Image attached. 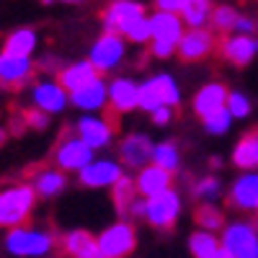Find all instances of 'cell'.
I'll return each mask as SVG.
<instances>
[{
    "instance_id": "6da1fadb",
    "label": "cell",
    "mask_w": 258,
    "mask_h": 258,
    "mask_svg": "<svg viewBox=\"0 0 258 258\" xmlns=\"http://www.w3.org/2000/svg\"><path fill=\"white\" fill-rule=\"evenodd\" d=\"M3 250L11 258H47L54 250V235L31 225L8 227L3 235Z\"/></svg>"
},
{
    "instance_id": "7a4b0ae2",
    "label": "cell",
    "mask_w": 258,
    "mask_h": 258,
    "mask_svg": "<svg viewBox=\"0 0 258 258\" xmlns=\"http://www.w3.org/2000/svg\"><path fill=\"white\" fill-rule=\"evenodd\" d=\"M153 21V39H150V54L155 59H168L178 52V44L183 39L186 24L181 13H168V11H155L150 13Z\"/></svg>"
},
{
    "instance_id": "3957f363",
    "label": "cell",
    "mask_w": 258,
    "mask_h": 258,
    "mask_svg": "<svg viewBox=\"0 0 258 258\" xmlns=\"http://www.w3.org/2000/svg\"><path fill=\"white\" fill-rule=\"evenodd\" d=\"M36 191L31 183H16L0 191V225L3 227H18L26 225L31 212L36 207Z\"/></svg>"
},
{
    "instance_id": "277c9868",
    "label": "cell",
    "mask_w": 258,
    "mask_h": 258,
    "mask_svg": "<svg viewBox=\"0 0 258 258\" xmlns=\"http://www.w3.org/2000/svg\"><path fill=\"white\" fill-rule=\"evenodd\" d=\"M29 101L34 109L54 116L70 106V91L59 83L57 75H41V78H34L29 85Z\"/></svg>"
},
{
    "instance_id": "5b68a950",
    "label": "cell",
    "mask_w": 258,
    "mask_h": 258,
    "mask_svg": "<svg viewBox=\"0 0 258 258\" xmlns=\"http://www.w3.org/2000/svg\"><path fill=\"white\" fill-rule=\"evenodd\" d=\"M126 44L129 41L119 34V31H103L91 47V54L88 59L93 62V68L106 75V73H114L119 70L124 59H126Z\"/></svg>"
},
{
    "instance_id": "8992f818",
    "label": "cell",
    "mask_w": 258,
    "mask_h": 258,
    "mask_svg": "<svg viewBox=\"0 0 258 258\" xmlns=\"http://www.w3.org/2000/svg\"><path fill=\"white\" fill-rule=\"evenodd\" d=\"M98 255L101 258H129L137 248V232L129 220H116L114 225H109L106 230H101L98 235Z\"/></svg>"
},
{
    "instance_id": "52a82bcc",
    "label": "cell",
    "mask_w": 258,
    "mask_h": 258,
    "mask_svg": "<svg viewBox=\"0 0 258 258\" xmlns=\"http://www.w3.org/2000/svg\"><path fill=\"white\" fill-rule=\"evenodd\" d=\"M181 209H183V202H181V194L176 188H165L155 197L147 199V207H145V222L155 230H170L178 217H181Z\"/></svg>"
},
{
    "instance_id": "ba28073f",
    "label": "cell",
    "mask_w": 258,
    "mask_h": 258,
    "mask_svg": "<svg viewBox=\"0 0 258 258\" xmlns=\"http://www.w3.org/2000/svg\"><path fill=\"white\" fill-rule=\"evenodd\" d=\"M93 158H96V150L91 145H85L75 132L64 135L59 140V145L54 147V155H52L54 165L62 168L64 173H80Z\"/></svg>"
},
{
    "instance_id": "9c48e42d",
    "label": "cell",
    "mask_w": 258,
    "mask_h": 258,
    "mask_svg": "<svg viewBox=\"0 0 258 258\" xmlns=\"http://www.w3.org/2000/svg\"><path fill=\"white\" fill-rule=\"evenodd\" d=\"M220 240L232 253V258H258V227L253 222L238 220L225 225Z\"/></svg>"
},
{
    "instance_id": "30bf717a",
    "label": "cell",
    "mask_w": 258,
    "mask_h": 258,
    "mask_svg": "<svg viewBox=\"0 0 258 258\" xmlns=\"http://www.w3.org/2000/svg\"><path fill=\"white\" fill-rule=\"evenodd\" d=\"M121 176H124L121 160H116V158H93L78 173V181L85 188L98 191V188H114Z\"/></svg>"
},
{
    "instance_id": "8fae6325",
    "label": "cell",
    "mask_w": 258,
    "mask_h": 258,
    "mask_svg": "<svg viewBox=\"0 0 258 258\" xmlns=\"http://www.w3.org/2000/svg\"><path fill=\"white\" fill-rule=\"evenodd\" d=\"M36 62L34 57H21V54H11L0 49V88H24L26 83L34 80L36 75Z\"/></svg>"
},
{
    "instance_id": "7c38bea8",
    "label": "cell",
    "mask_w": 258,
    "mask_h": 258,
    "mask_svg": "<svg viewBox=\"0 0 258 258\" xmlns=\"http://www.w3.org/2000/svg\"><path fill=\"white\" fill-rule=\"evenodd\" d=\"M73 132L93 150H106L114 142V126L103 114H83L73 124Z\"/></svg>"
},
{
    "instance_id": "4fadbf2b",
    "label": "cell",
    "mask_w": 258,
    "mask_h": 258,
    "mask_svg": "<svg viewBox=\"0 0 258 258\" xmlns=\"http://www.w3.org/2000/svg\"><path fill=\"white\" fill-rule=\"evenodd\" d=\"M70 106H75L80 114H101L109 106V80H103V75H96L83 88L70 91Z\"/></svg>"
},
{
    "instance_id": "5bb4252c",
    "label": "cell",
    "mask_w": 258,
    "mask_h": 258,
    "mask_svg": "<svg viewBox=\"0 0 258 258\" xmlns=\"http://www.w3.org/2000/svg\"><path fill=\"white\" fill-rule=\"evenodd\" d=\"M153 137L145 135V132H129L121 137L119 142V160L124 168H132V170H140L142 165L153 163Z\"/></svg>"
},
{
    "instance_id": "9a60e30c",
    "label": "cell",
    "mask_w": 258,
    "mask_h": 258,
    "mask_svg": "<svg viewBox=\"0 0 258 258\" xmlns=\"http://www.w3.org/2000/svg\"><path fill=\"white\" fill-rule=\"evenodd\" d=\"M109 109L114 114L137 111L140 109V83L126 75H116L114 80H109Z\"/></svg>"
},
{
    "instance_id": "2e32d148",
    "label": "cell",
    "mask_w": 258,
    "mask_h": 258,
    "mask_svg": "<svg viewBox=\"0 0 258 258\" xmlns=\"http://www.w3.org/2000/svg\"><path fill=\"white\" fill-rule=\"evenodd\" d=\"M220 54L227 62L238 64V68H245L258 54V36L255 34H238V31L225 34L222 44H220Z\"/></svg>"
},
{
    "instance_id": "e0dca14e",
    "label": "cell",
    "mask_w": 258,
    "mask_h": 258,
    "mask_svg": "<svg viewBox=\"0 0 258 258\" xmlns=\"http://www.w3.org/2000/svg\"><path fill=\"white\" fill-rule=\"evenodd\" d=\"M145 13L147 11H145V6L140 3V0H111L101 13L103 31H119L121 34V29L129 24V21H135Z\"/></svg>"
},
{
    "instance_id": "ac0fdd59",
    "label": "cell",
    "mask_w": 258,
    "mask_h": 258,
    "mask_svg": "<svg viewBox=\"0 0 258 258\" xmlns=\"http://www.w3.org/2000/svg\"><path fill=\"white\" fill-rule=\"evenodd\" d=\"M214 49V34L202 26V29H186L183 31V39L178 44V57L183 62H202L204 57H209Z\"/></svg>"
},
{
    "instance_id": "d6986e66",
    "label": "cell",
    "mask_w": 258,
    "mask_h": 258,
    "mask_svg": "<svg viewBox=\"0 0 258 258\" xmlns=\"http://www.w3.org/2000/svg\"><path fill=\"white\" fill-rule=\"evenodd\" d=\"M230 204L240 212H255L258 209V173L255 170H243L230 186Z\"/></svg>"
},
{
    "instance_id": "ffe728a7",
    "label": "cell",
    "mask_w": 258,
    "mask_h": 258,
    "mask_svg": "<svg viewBox=\"0 0 258 258\" xmlns=\"http://www.w3.org/2000/svg\"><path fill=\"white\" fill-rule=\"evenodd\" d=\"M227 93H230V91L225 88V83H220V80H209V83H204L202 88L194 93V101H191L194 114H197L199 119H204V116H209V114H214V111L225 109Z\"/></svg>"
},
{
    "instance_id": "44dd1931",
    "label": "cell",
    "mask_w": 258,
    "mask_h": 258,
    "mask_svg": "<svg viewBox=\"0 0 258 258\" xmlns=\"http://www.w3.org/2000/svg\"><path fill=\"white\" fill-rule=\"evenodd\" d=\"M135 183H137V191L142 194V197L150 199V197H155V194L173 186V173L165 170V168H160V165H155V163H147V165H142L137 170Z\"/></svg>"
},
{
    "instance_id": "7402d4cb",
    "label": "cell",
    "mask_w": 258,
    "mask_h": 258,
    "mask_svg": "<svg viewBox=\"0 0 258 258\" xmlns=\"http://www.w3.org/2000/svg\"><path fill=\"white\" fill-rule=\"evenodd\" d=\"M59 248L68 258H101L98 255V238L88 230H70L62 235Z\"/></svg>"
},
{
    "instance_id": "603a6c76",
    "label": "cell",
    "mask_w": 258,
    "mask_h": 258,
    "mask_svg": "<svg viewBox=\"0 0 258 258\" xmlns=\"http://www.w3.org/2000/svg\"><path fill=\"white\" fill-rule=\"evenodd\" d=\"M31 186L39 199H54L68 188V173L62 168H41L31 176Z\"/></svg>"
},
{
    "instance_id": "cb8c5ba5",
    "label": "cell",
    "mask_w": 258,
    "mask_h": 258,
    "mask_svg": "<svg viewBox=\"0 0 258 258\" xmlns=\"http://www.w3.org/2000/svg\"><path fill=\"white\" fill-rule=\"evenodd\" d=\"M96 75H101V73L93 68V62H91V59L70 62V64H64V68L57 73L59 83H62L68 91H78V88H83V85H85V83H91Z\"/></svg>"
},
{
    "instance_id": "d4e9b609",
    "label": "cell",
    "mask_w": 258,
    "mask_h": 258,
    "mask_svg": "<svg viewBox=\"0 0 258 258\" xmlns=\"http://www.w3.org/2000/svg\"><path fill=\"white\" fill-rule=\"evenodd\" d=\"M36 47H39V34L34 29H13L3 41V52L21 57H34Z\"/></svg>"
},
{
    "instance_id": "484cf974",
    "label": "cell",
    "mask_w": 258,
    "mask_h": 258,
    "mask_svg": "<svg viewBox=\"0 0 258 258\" xmlns=\"http://www.w3.org/2000/svg\"><path fill=\"white\" fill-rule=\"evenodd\" d=\"M212 11H214L212 0H186L181 8V18L186 29H202V26H209Z\"/></svg>"
},
{
    "instance_id": "4316f807",
    "label": "cell",
    "mask_w": 258,
    "mask_h": 258,
    "mask_svg": "<svg viewBox=\"0 0 258 258\" xmlns=\"http://www.w3.org/2000/svg\"><path fill=\"white\" fill-rule=\"evenodd\" d=\"M220 245H222V240L217 238V232H212V230H202L199 227V230H194L188 235V253L194 258H207Z\"/></svg>"
},
{
    "instance_id": "83f0119b",
    "label": "cell",
    "mask_w": 258,
    "mask_h": 258,
    "mask_svg": "<svg viewBox=\"0 0 258 258\" xmlns=\"http://www.w3.org/2000/svg\"><path fill=\"white\" fill-rule=\"evenodd\" d=\"M194 222L202 230L222 232L225 230V212L220 207H214L212 202H202V207H197V212H194Z\"/></svg>"
},
{
    "instance_id": "f1b7e54d",
    "label": "cell",
    "mask_w": 258,
    "mask_h": 258,
    "mask_svg": "<svg viewBox=\"0 0 258 258\" xmlns=\"http://www.w3.org/2000/svg\"><path fill=\"white\" fill-rule=\"evenodd\" d=\"M121 36L129 41V44H137V47L150 44V39H153V21H150V16L145 13L135 21H129V24L121 29Z\"/></svg>"
},
{
    "instance_id": "f546056e",
    "label": "cell",
    "mask_w": 258,
    "mask_h": 258,
    "mask_svg": "<svg viewBox=\"0 0 258 258\" xmlns=\"http://www.w3.org/2000/svg\"><path fill=\"white\" fill-rule=\"evenodd\" d=\"M232 163L240 170H253L258 168V153H255V135L240 137V142L232 150Z\"/></svg>"
},
{
    "instance_id": "4dcf8cb0",
    "label": "cell",
    "mask_w": 258,
    "mask_h": 258,
    "mask_svg": "<svg viewBox=\"0 0 258 258\" xmlns=\"http://www.w3.org/2000/svg\"><path fill=\"white\" fill-rule=\"evenodd\" d=\"M137 183H135V178L132 176H121L119 181H116V186L111 188V197H114V204H116V212H119V217H126V209H129V204H132V199L137 197Z\"/></svg>"
},
{
    "instance_id": "1f68e13d",
    "label": "cell",
    "mask_w": 258,
    "mask_h": 258,
    "mask_svg": "<svg viewBox=\"0 0 258 258\" xmlns=\"http://www.w3.org/2000/svg\"><path fill=\"white\" fill-rule=\"evenodd\" d=\"M153 163L165 168V170H178L181 165V153H178V145L176 142H170V140H163V142H155L153 147Z\"/></svg>"
},
{
    "instance_id": "d6a6232c",
    "label": "cell",
    "mask_w": 258,
    "mask_h": 258,
    "mask_svg": "<svg viewBox=\"0 0 258 258\" xmlns=\"http://www.w3.org/2000/svg\"><path fill=\"white\" fill-rule=\"evenodd\" d=\"M153 83H155V88L160 93V101L165 106H173L176 109V106L181 103V85H178V80L170 73H158V75H153Z\"/></svg>"
},
{
    "instance_id": "836d02e7",
    "label": "cell",
    "mask_w": 258,
    "mask_h": 258,
    "mask_svg": "<svg viewBox=\"0 0 258 258\" xmlns=\"http://www.w3.org/2000/svg\"><path fill=\"white\" fill-rule=\"evenodd\" d=\"M232 121H235V116L227 111V106L202 119L204 132H207V135H212V137H222V135H227V132H230V126H232Z\"/></svg>"
},
{
    "instance_id": "e575fe53",
    "label": "cell",
    "mask_w": 258,
    "mask_h": 258,
    "mask_svg": "<svg viewBox=\"0 0 258 258\" xmlns=\"http://www.w3.org/2000/svg\"><path fill=\"white\" fill-rule=\"evenodd\" d=\"M238 11H235L232 6H214L212 11V21H209V26L214 31H220V34H232L235 29V21H238Z\"/></svg>"
},
{
    "instance_id": "d590c367",
    "label": "cell",
    "mask_w": 258,
    "mask_h": 258,
    "mask_svg": "<svg viewBox=\"0 0 258 258\" xmlns=\"http://www.w3.org/2000/svg\"><path fill=\"white\" fill-rule=\"evenodd\" d=\"M191 194L199 202H217L222 197V183H220V178H214V176H204V178H199L197 183H194Z\"/></svg>"
},
{
    "instance_id": "8d00e7d4",
    "label": "cell",
    "mask_w": 258,
    "mask_h": 258,
    "mask_svg": "<svg viewBox=\"0 0 258 258\" xmlns=\"http://www.w3.org/2000/svg\"><path fill=\"white\" fill-rule=\"evenodd\" d=\"M158 106H163L160 93H158V88H155L153 78H147V80H142V83H140V111L153 114V111L158 109Z\"/></svg>"
},
{
    "instance_id": "74e56055",
    "label": "cell",
    "mask_w": 258,
    "mask_h": 258,
    "mask_svg": "<svg viewBox=\"0 0 258 258\" xmlns=\"http://www.w3.org/2000/svg\"><path fill=\"white\" fill-rule=\"evenodd\" d=\"M225 106H227V111H230L235 119H245V116H250V111H253L250 98H248L245 93H240V91H230Z\"/></svg>"
},
{
    "instance_id": "f35d334b",
    "label": "cell",
    "mask_w": 258,
    "mask_h": 258,
    "mask_svg": "<svg viewBox=\"0 0 258 258\" xmlns=\"http://www.w3.org/2000/svg\"><path fill=\"white\" fill-rule=\"evenodd\" d=\"M24 124L31 126V129H39V132H41V129L49 126V114H44V111H39V109H34V106H31V109L24 114Z\"/></svg>"
},
{
    "instance_id": "ab89813d",
    "label": "cell",
    "mask_w": 258,
    "mask_h": 258,
    "mask_svg": "<svg viewBox=\"0 0 258 258\" xmlns=\"http://www.w3.org/2000/svg\"><path fill=\"white\" fill-rule=\"evenodd\" d=\"M150 119H153V124L158 126V129H163V126H168L170 121H173V106H158V109L150 114Z\"/></svg>"
},
{
    "instance_id": "60d3db41",
    "label": "cell",
    "mask_w": 258,
    "mask_h": 258,
    "mask_svg": "<svg viewBox=\"0 0 258 258\" xmlns=\"http://www.w3.org/2000/svg\"><path fill=\"white\" fill-rule=\"evenodd\" d=\"M145 207H147V199L142 197V194H137V197L132 199V204H129V209H126L124 220H145Z\"/></svg>"
},
{
    "instance_id": "b9f144b4",
    "label": "cell",
    "mask_w": 258,
    "mask_h": 258,
    "mask_svg": "<svg viewBox=\"0 0 258 258\" xmlns=\"http://www.w3.org/2000/svg\"><path fill=\"white\" fill-rule=\"evenodd\" d=\"M232 31H238V34H255L258 31V21L253 16H238Z\"/></svg>"
},
{
    "instance_id": "7bdbcfd3",
    "label": "cell",
    "mask_w": 258,
    "mask_h": 258,
    "mask_svg": "<svg viewBox=\"0 0 258 258\" xmlns=\"http://www.w3.org/2000/svg\"><path fill=\"white\" fill-rule=\"evenodd\" d=\"M155 11H168V13H181L186 0H153Z\"/></svg>"
},
{
    "instance_id": "ee69618b",
    "label": "cell",
    "mask_w": 258,
    "mask_h": 258,
    "mask_svg": "<svg viewBox=\"0 0 258 258\" xmlns=\"http://www.w3.org/2000/svg\"><path fill=\"white\" fill-rule=\"evenodd\" d=\"M207 258H232V253H230V250H227L225 245H220L217 250H214L212 255H207Z\"/></svg>"
},
{
    "instance_id": "f6af8a7d",
    "label": "cell",
    "mask_w": 258,
    "mask_h": 258,
    "mask_svg": "<svg viewBox=\"0 0 258 258\" xmlns=\"http://www.w3.org/2000/svg\"><path fill=\"white\" fill-rule=\"evenodd\" d=\"M44 6H49V3H70V6H78V3H83V0H41Z\"/></svg>"
},
{
    "instance_id": "bcb514c9",
    "label": "cell",
    "mask_w": 258,
    "mask_h": 258,
    "mask_svg": "<svg viewBox=\"0 0 258 258\" xmlns=\"http://www.w3.org/2000/svg\"><path fill=\"white\" fill-rule=\"evenodd\" d=\"M6 142V129H0V145Z\"/></svg>"
},
{
    "instance_id": "7dc6e473",
    "label": "cell",
    "mask_w": 258,
    "mask_h": 258,
    "mask_svg": "<svg viewBox=\"0 0 258 258\" xmlns=\"http://www.w3.org/2000/svg\"><path fill=\"white\" fill-rule=\"evenodd\" d=\"M255 153H258V132H255Z\"/></svg>"
},
{
    "instance_id": "c3c4849f",
    "label": "cell",
    "mask_w": 258,
    "mask_h": 258,
    "mask_svg": "<svg viewBox=\"0 0 258 258\" xmlns=\"http://www.w3.org/2000/svg\"><path fill=\"white\" fill-rule=\"evenodd\" d=\"M0 227H3V225H0Z\"/></svg>"
},
{
    "instance_id": "681fc988",
    "label": "cell",
    "mask_w": 258,
    "mask_h": 258,
    "mask_svg": "<svg viewBox=\"0 0 258 258\" xmlns=\"http://www.w3.org/2000/svg\"><path fill=\"white\" fill-rule=\"evenodd\" d=\"M255 212H258V209H255Z\"/></svg>"
}]
</instances>
